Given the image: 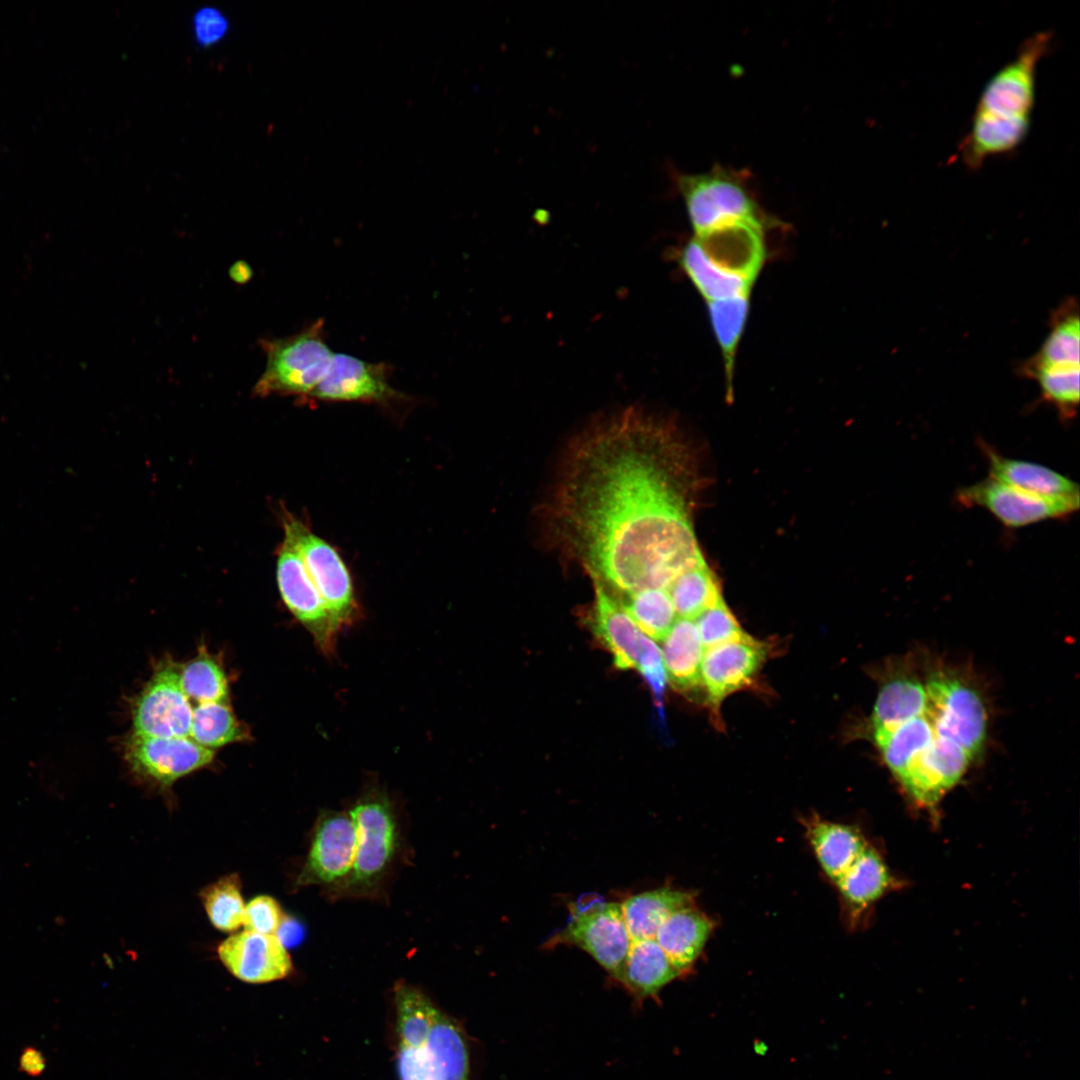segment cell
I'll return each mask as SVG.
<instances>
[{
    "label": "cell",
    "instance_id": "cell-1",
    "mask_svg": "<svg viewBox=\"0 0 1080 1080\" xmlns=\"http://www.w3.org/2000/svg\"><path fill=\"white\" fill-rule=\"evenodd\" d=\"M692 472L672 423L633 406L602 416L560 465L544 512L552 544L619 601L669 592L706 563L691 519Z\"/></svg>",
    "mask_w": 1080,
    "mask_h": 1080
},
{
    "label": "cell",
    "instance_id": "cell-2",
    "mask_svg": "<svg viewBox=\"0 0 1080 1080\" xmlns=\"http://www.w3.org/2000/svg\"><path fill=\"white\" fill-rule=\"evenodd\" d=\"M1051 41L1049 32L1031 35L986 83L960 143L970 162L981 165L989 157L1014 151L1024 141L1035 103L1037 64Z\"/></svg>",
    "mask_w": 1080,
    "mask_h": 1080
},
{
    "label": "cell",
    "instance_id": "cell-3",
    "mask_svg": "<svg viewBox=\"0 0 1080 1080\" xmlns=\"http://www.w3.org/2000/svg\"><path fill=\"white\" fill-rule=\"evenodd\" d=\"M349 812L357 830L355 859L347 879L333 890L336 896H373L399 851L396 815L388 797L377 791L366 793Z\"/></svg>",
    "mask_w": 1080,
    "mask_h": 1080
},
{
    "label": "cell",
    "instance_id": "cell-4",
    "mask_svg": "<svg viewBox=\"0 0 1080 1080\" xmlns=\"http://www.w3.org/2000/svg\"><path fill=\"white\" fill-rule=\"evenodd\" d=\"M260 345L266 364L253 392L262 397L294 395L307 399L328 372L334 355L326 340L323 318L296 334L263 339Z\"/></svg>",
    "mask_w": 1080,
    "mask_h": 1080
},
{
    "label": "cell",
    "instance_id": "cell-5",
    "mask_svg": "<svg viewBox=\"0 0 1080 1080\" xmlns=\"http://www.w3.org/2000/svg\"><path fill=\"white\" fill-rule=\"evenodd\" d=\"M674 176L695 235L737 221L769 224V218L754 198L745 170L717 165L704 173Z\"/></svg>",
    "mask_w": 1080,
    "mask_h": 1080
},
{
    "label": "cell",
    "instance_id": "cell-6",
    "mask_svg": "<svg viewBox=\"0 0 1080 1080\" xmlns=\"http://www.w3.org/2000/svg\"><path fill=\"white\" fill-rule=\"evenodd\" d=\"M546 944L550 947L556 944L578 946L618 980L631 938L621 905L595 900L571 905L567 925Z\"/></svg>",
    "mask_w": 1080,
    "mask_h": 1080
},
{
    "label": "cell",
    "instance_id": "cell-7",
    "mask_svg": "<svg viewBox=\"0 0 1080 1080\" xmlns=\"http://www.w3.org/2000/svg\"><path fill=\"white\" fill-rule=\"evenodd\" d=\"M935 734L959 744L974 759L986 737V710L978 692L942 671L929 675L925 685Z\"/></svg>",
    "mask_w": 1080,
    "mask_h": 1080
},
{
    "label": "cell",
    "instance_id": "cell-8",
    "mask_svg": "<svg viewBox=\"0 0 1080 1080\" xmlns=\"http://www.w3.org/2000/svg\"><path fill=\"white\" fill-rule=\"evenodd\" d=\"M284 532L298 549L335 630L339 632L353 624L359 609L350 574L338 552L301 521L288 515L284 519Z\"/></svg>",
    "mask_w": 1080,
    "mask_h": 1080
},
{
    "label": "cell",
    "instance_id": "cell-9",
    "mask_svg": "<svg viewBox=\"0 0 1080 1080\" xmlns=\"http://www.w3.org/2000/svg\"><path fill=\"white\" fill-rule=\"evenodd\" d=\"M399 1080H470V1050L460 1024L443 1011L429 1033L411 1046H397Z\"/></svg>",
    "mask_w": 1080,
    "mask_h": 1080
},
{
    "label": "cell",
    "instance_id": "cell-10",
    "mask_svg": "<svg viewBox=\"0 0 1080 1080\" xmlns=\"http://www.w3.org/2000/svg\"><path fill=\"white\" fill-rule=\"evenodd\" d=\"M956 499L965 507L988 511L1003 526L1018 529L1047 520L1065 519L1079 508V496L1046 497L991 477L962 487Z\"/></svg>",
    "mask_w": 1080,
    "mask_h": 1080
},
{
    "label": "cell",
    "instance_id": "cell-11",
    "mask_svg": "<svg viewBox=\"0 0 1080 1080\" xmlns=\"http://www.w3.org/2000/svg\"><path fill=\"white\" fill-rule=\"evenodd\" d=\"M134 735L183 738L190 736L193 709L180 680V671L169 658L162 660L135 697L132 708Z\"/></svg>",
    "mask_w": 1080,
    "mask_h": 1080
},
{
    "label": "cell",
    "instance_id": "cell-12",
    "mask_svg": "<svg viewBox=\"0 0 1080 1080\" xmlns=\"http://www.w3.org/2000/svg\"><path fill=\"white\" fill-rule=\"evenodd\" d=\"M769 652L770 646L767 642L751 635L705 650L701 667V687L716 727L722 728L720 707L724 699L752 684Z\"/></svg>",
    "mask_w": 1080,
    "mask_h": 1080
},
{
    "label": "cell",
    "instance_id": "cell-13",
    "mask_svg": "<svg viewBox=\"0 0 1080 1080\" xmlns=\"http://www.w3.org/2000/svg\"><path fill=\"white\" fill-rule=\"evenodd\" d=\"M356 847L357 830L350 812L322 811L297 886L338 887L352 870Z\"/></svg>",
    "mask_w": 1080,
    "mask_h": 1080
},
{
    "label": "cell",
    "instance_id": "cell-14",
    "mask_svg": "<svg viewBox=\"0 0 1080 1080\" xmlns=\"http://www.w3.org/2000/svg\"><path fill=\"white\" fill-rule=\"evenodd\" d=\"M276 577L288 609L312 634L320 651L332 655L338 632L298 549L287 535L278 553Z\"/></svg>",
    "mask_w": 1080,
    "mask_h": 1080
},
{
    "label": "cell",
    "instance_id": "cell-15",
    "mask_svg": "<svg viewBox=\"0 0 1080 1080\" xmlns=\"http://www.w3.org/2000/svg\"><path fill=\"white\" fill-rule=\"evenodd\" d=\"M391 366L334 353L330 368L307 399L389 405L407 399L390 384Z\"/></svg>",
    "mask_w": 1080,
    "mask_h": 1080
},
{
    "label": "cell",
    "instance_id": "cell-16",
    "mask_svg": "<svg viewBox=\"0 0 1080 1080\" xmlns=\"http://www.w3.org/2000/svg\"><path fill=\"white\" fill-rule=\"evenodd\" d=\"M214 751L190 737L159 738L132 734L124 743V758L138 776L168 787L179 778L212 762Z\"/></svg>",
    "mask_w": 1080,
    "mask_h": 1080
},
{
    "label": "cell",
    "instance_id": "cell-17",
    "mask_svg": "<svg viewBox=\"0 0 1080 1080\" xmlns=\"http://www.w3.org/2000/svg\"><path fill=\"white\" fill-rule=\"evenodd\" d=\"M971 760L959 744L935 734L899 782L917 804L933 809L959 782Z\"/></svg>",
    "mask_w": 1080,
    "mask_h": 1080
},
{
    "label": "cell",
    "instance_id": "cell-18",
    "mask_svg": "<svg viewBox=\"0 0 1080 1080\" xmlns=\"http://www.w3.org/2000/svg\"><path fill=\"white\" fill-rule=\"evenodd\" d=\"M217 951L227 970L246 983L281 980L293 971L287 948L275 935L244 930L226 938Z\"/></svg>",
    "mask_w": 1080,
    "mask_h": 1080
},
{
    "label": "cell",
    "instance_id": "cell-19",
    "mask_svg": "<svg viewBox=\"0 0 1080 1080\" xmlns=\"http://www.w3.org/2000/svg\"><path fill=\"white\" fill-rule=\"evenodd\" d=\"M765 226L757 221H737L695 235L694 239L720 269L753 283L765 259Z\"/></svg>",
    "mask_w": 1080,
    "mask_h": 1080
},
{
    "label": "cell",
    "instance_id": "cell-20",
    "mask_svg": "<svg viewBox=\"0 0 1080 1080\" xmlns=\"http://www.w3.org/2000/svg\"><path fill=\"white\" fill-rule=\"evenodd\" d=\"M593 587V632L609 650L617 668H637L651 639L640 631L618 599L597 585Z\"/></svg>",
    "mask_w": 1080,
    "mask_h": 1080
},
{
    "label": "cell",
    "instance_id": "cell-21",
    "mask_svg": "<svg viewBox=\"0 0 1080 1080\" xmlns=\"http://www.w3.org/2000/svg\"><path fill=\"white\" fill-rule=\"evenodd\" d=\"M989 477L1018 489L1046 497L1079 496V486L1065 475L1042 464L1009 458L981 440Z\"/></svg>",
    "mask_w": 1080,
    "mask_h": 1080
},
{
    "label": "cell",
    "instance_id": "cell-22",
    "mask_svg": "<svg viewBox=\"0 0 1080 1080\" xmlns=\"http://www.w3.org/2000/svg\"><path fill=\"white\" fill-rule=\"evenodd\" d=\"M712 930L713 921L692 904L671 913L654 939L681 975H687Z\"/></svg>",
    "mask_w": 1080,
    "mask_h": 1080
},
{
    "label": "cell",
    "instance_id": "cell-23",
    "mask_svg": "<svg viewBox=\"0 0 1080 1080\" xmlns=\"http://www.w3.org/2000/svg\"><path fill=\"white\" fill-rule=\"evenodd\" d=\"M807 838L825 874L836 883L868 846L854 826L812 816L804 822Z\"/></svg>",
    "mask_w": 1080,
    "mask_h": 1080
},
{
    "label": "cell",
    "instance_id": "cell-24",
    "mask_svg": "<svg viewBox=\"0 0 1080 1080\" xmlns=\"http://www.w3.org/2000/svg\"><path fill=\"white\" fill-rule=\"evenodd\" d=\"M682 976L654 938L631 941L618 982L638 1001L657 998L660 991Z\"/></svg>",
    "mask_w": 1080,
    "mask_h": 1080
},
{
    "label": "cell",
    "instance_id": "cell-25",
    "mask_svg": "<svg viewBox=\"0 0 1080 1080\" xmlns=\"http://www.w3.org/2000/svg\"><path fill=\"white\" fill-rule=\"evenodd\" d=\"M661 642L667 681L684 694L700 688L705 648L695 622L678 618Z\"/></svg>",
    "mask_w": 1080,
    "mask_h": 1080
},
{
    "label": "cell",
    "instance_id": "cell-26",
    "mask_svg": "<svg viewBox=\"0 0 1080 1080\" xmlns=\"http://www.w3.org/2000/svg\"><path fill=\"white\" fill-rule=\"evenodd\" d=\"M883 858L867 846L836 882L849 915L856 919L893 886Z\"/></svg>",
    "mask_w": 1080,
    "mask_h": 1080
},
{
    "label": "cell",
    "instance_id": "cell-27",
    "mask_svg": "<svg viewBox=\"0 0 1080 1080\" xmlns=\"http://www.w3.org/2000/svg\"><path fill=\"white\" fill-rule=\"evenodd\" d=\"M694 904L685 891L661 887L626 898L621 905L631 941L655 938L667 917L682 907Z\"/></svg>",
    "mask_w": 1080,
    "mask_h": 1080
},
{
    "label": "cell",
    "instance_id": "cell-28",
    "mask_svg": "<svg viewBox=\"0 0 1080 1080\" xmlns=\"http://www.w3.org/2000/svg\"><path fill=\"white\" fill-rule=\"evenodd\" d=\"M929 699L925 685L910 676L887 680L880 688L872 711L874 730L892 729L927 714Z\"/></svg>",
    "mask_w": 1080,
    "mask_h": 1080
},
{
    "label": "cell",
    "instance_id": "cell-29",
    "mask_svg": "<svg viewBox=\"0 0 1080 1080\" xmlns=\"http://www.w3.org/2000/svg\"><path fill=\"white\" fill-rule=\"evenodd\" d=\"M873 737L887 767L900 780L932 742L935 731L929 715L925 714L892 729L874 730Z\"/></svg>",
    "mask_w": 1080,
    "mask_h": 1080
},
{
    "label": "cell",
    "instance_id": "cell-30",
    "mask_svg": "<svg viewBox=\"0 0 1080 1080\" xmlns=\"http://www.w3.org/2000/svg\"><path fill=\"white\" fill-rule=\"evenodd\" d=\"M679 264L707 302L749 296L753 283L720 269L694 238L682 248Z\"/></svg>",
    "mask_w": 1080,
    "mask_h": 1080
},
{
    "label": "cell",
    "instance_id": "cell-31",
    "mask_svg": "<svg viewBox=\"0 0 1080 1080\" xmlns=\"http://www.w3.org/2000/svg\"><path fill=\"white\" fill-rule=\"evenodd\" d=\"M1079 330L1078 304L1075 299L1068 298L1053 313L1046 339L1026 363L1055 367L1079 365Z\"/></svg>",
    "mask_w": 1080,
    "mask_h": 1080
},
{
    "label": "cell",
    "instance_id": "cell-32",
    "mask_svg": "<svg viewBox=\"0 0 1080 1080\" xmlns=\"http://www.w3.org/2000/svg\"><path fill=\"white\" fill-rule=\"evenodd\" d=\"M1079 370L1080 365L1036 366L1024 362L1021 366L1022 374L1038 383L1042 400L1052 405L1064 422L1077 413Z\"/></svg>",
    "mask_w": 1080,
    "mask_h": 1080
},
{
    "label": "cell",
    "instance_id": "cell-33",
    "mask_svg": "<svg viewBox=\"0 0 1080 1080\" xmlns=\"http://www.w3.org/2000/svg\"><path fill=\"white\" fill-rule=\"evenodd\" d=\"M190 738L213 750L247 740L249 732L236 718L229 702L200 703L193 709Z\"/></svg>",
    "mask_w": 1080,
    "mask_h": 1080
},
{
    "label": "cell",
    "instance_id": "cell-34",
    "mask_svg": "<svg viewBox=\"0 0 1080 1080\" xmlns=\"http://www.w3.org/2000/svg\"><path fill=\"white\" fill-rule=\"evenodd\" d=\"M677 618L695 621L724 600L707 563L681 575L669 590Z\"/></svg>",
    "mask_w": 1080,
    "mask_h": 1080
},
{
    "label": "cell",
    "instance_id": "cell-35",
    "mask_svg": "<svg viewBox=\"0 0 1080 1080\" xmlns=\"http://www.w3.org/2000/svg\"><path fill=\"white\" fill-rule=\"evenodd\" d=\"M707 303L710 322L721 349L727 383L731 393L736 351L749 311L748 296Z\"/></svg>",
    "mask_w": 1080,
    "mask_h": 1080
},
{
    "label": "cell",
    "instance_id": "cell-36",
    "mask_svg": "<svg viewBox=\"0 0 1080 1080\" xmlns=\"http://www.w3.org/2000/svg\"><path fill=\"white\" fill-rule=\"evenodd\" d=\"M640 631L662 641L678 619L669 592L646 590L620 601Z\"/></svg>",
    "mask_w": 1080,
    "mask_h": 1080
},
{
    "label": "cell",
    "instance_id": "cell-37",
    "mask_svg": "<svg viewBox=\"0 0 1080 1080\" xmlns=\"http://www.w3.org/2000/svg\"><path fill=\"white\" fill-rule=\"evenodd\" d=\"M182 688L188 698L200 703L229 702L226 675L220 663L205 649L180 671Z\"/></svg>",
    "mask_w": 1080,
    "mask_h": 1080
},
{
    "label": "cell",
    "instance_id": "cell-38",
    "mask_svg": "<svg viewBox=\"0 0 1080 1080\" xmlns=\"http://www.w3.org/2000/svg\"><path fill=\"white\" fill-rule=\"evenodd\" d=\"M201 900L212 925L223 932H232L243 925L245 903L240 879L230 874L205 887Z\"/></svg>",
    "mask_w": 1080,
    "mask_h": 1080
},
{
    "label": "cell",
    "instance_id": "cell-39",
    "mask_svg": "<svg viewBox=\"0 0 1080 1080\" xmlns=\"http://www.w3.org/2000/svg\"><path fill=\"white\" fill-rule=\"evenodd\" d=\"M694 622L705 650L749 636L724 600L702 613Z\"/></svg>",
    "mask_w": 1080,
    "mask_h": 1080
},
{
    "label": "cell",
    "instance_id": "cell-40",
    "mask_svg": "<svg viewBox=\"0 0 1080 1080\" xmlns=\"http://www.w3.org/2000/svg\"><path fill=\"white\" fill-rule=\"evenodd\" d=\"M230 29V23L224 12L214 6L198 8L192 16V34L201 48H210L221 42Z\"/></svg>",
    "mask_w": 1080,
    "mask_h": 1080
},
{
    "label": "cell",
    "instance_id": "cell-41",
    "mask_svg": "<svg viewBox=\"0 0 1080 1080\" xmlns=\"http://www.w3.org/2000/svg\"><path fill=\"white\" fill-rule=\"evenodd\" d=\"M283 917L280 904L273 897L260 895L245 906L243 926L247 931L275 935Z\"/></svg>",
    "mask_w": 1080,
    "mask_h": 1080
},
{
    "label": "cell",
    "instance_id": "cell-42",
    "mask_svg": "<svg viewBox=\"0 0 1080 1080\" xmlns=\"http://www.w3.org/2000/svg\"><path fill=\"white\" fill-rule=\"evenodd\" d=\"M648 682L659 705L662 703L663 693L667 682L661 649L651 640L643 652L637 668Z\"/></svg>",
    "mask_w": 1080,
    "mask_h": 1080
},
{
    "label": "cell",
    "instance_id": "cell-43",
    "mask_svg": "<svg viewBox=\"0 0 1080 1080\" xmlns=\"http://www.w3.org/2000/svg\"><path fill=\"white\" fill-rule=\"evenodd\" d=\"M46 1068V1058L43 1053L34 1046H27L22 1050L19 1058V1070L28 1076L38 1077Z\"/></svg>",
    "mask_w": 1080,
    "mask_h": 1080
},
{
    "label": "cell",
    "instance_id": "cell-44",
    "mask_svg": "<svg viewBox=\"0 0 1080 1080\" xmlns=\"http://www.w3.org/2000/svg\"><path fill=\"white\" fill-rule=\"evenodd\" d=\"M275 936L285 947H292L301 941L303 937V927L295 919L284 916Z\"/></svg>",
    "mask_w": 1080,
    "mask_h": 1080
},
{
    "label": "cell",
    "instance_id": "cell-45",
    "mask_svg": "<svg viewBox=\"0 0 1080 1080\" xmlns=\"http://www.w3.org/2000/svg\"><path fill=\"white\" fill-rule=\"evenodd\" d=\"M252 271L246 263H236L231 268V277L234 281L243 283L246 282L251 275Z\"/></svg>",
    "mask_w": 1080,
    "mask_h": 1080
}]
</instances>
